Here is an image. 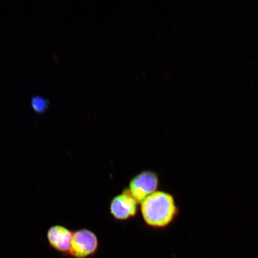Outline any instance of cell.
<instances>
[{
  "instance_id": "2",
  "label": "cell",
  "mask_w": 258,
  "mask_h": 258,
  "mask_svg": "<svg viewBox=\"0 0 258 258\" xmlns=\"http://www.w3.org/2000/svg\"><path fill=\"white\" fill-rule=\"evenodd\" d=\"M159 177L156 172L144 170L135 175L129 182L128 191L139 204L157 191Z\"/></svg>"
},
{
  "instance_id": "1",
  "label": "cell",
  "mask_w": 258,
  "mask_h": 258,
  "mask_svg": "<svg viewBox=\"0 0 258 258\" xmlns=\"http://www.w3.org/2000/svg\"><path fill=\"white\" fill-rule=\"evenodd\" d=\"M140 205L145 223L154 228L168 227L179 214L175 198L171 194L163 191L155 192Z\"/></svg>"
},
{
  "instance_id": "4",
  "label": "cell",
  "mask_w": 258,
  "mask_h": 258,
  "mask_svg": "<svg viewBox=\"0 0 258 258\" xmlns=\"http://www.w3.org/2000/svg\"><path fill=\"white\" fill-rule=\"evenodd\" d=\"M139 203L132 196L127 188L111 200L109 211L115 220L124 221L137 215Z\"/></svg>"
},
{
  "instance_id": "6",
  "label": "cell",
  "mask_w": 258,
  "mask_h": 258,
  "mask_svg": "<svg viewBox=\"0 0 258 258\" xmlns=\"http://www.w3.org/2000/svg\"><path fill=\"white\" fill-rule=\"evenodd\" d=\"M48 103L46 99L40 96H34L31 100V106L35 111L43 112L48 108Z\"/></svg>"
},
{
  "instance_id": "5",
  "label": "cell",
  "mask_w": 258,
  "mask_h": 258,
  "mask_svg": "<svg viewBox=\"0 0 258 258\" xmlns=\"http://www.w3.org/2000/svg\"><path fill=\"white\" fill-rule=\"evenodd\" d=\"M73 232L61 225L51 226L48 229L47 238L52 249L61 253H69Z\"/></svg>"
},
{
  "instance_id": "3",
  "label": "cell",
  "mask_w": 258,
  "mask_h": 258,
  "mask_svg": "<svg viewBox=\"0 0 258 258\" xmlns=\"http://www.w3.org/2000/svg\"><path fill=\"white\" fill-rule=\"evenodd\" d=\"M99 241L95 233L83 228L73 232L69 253L75 258H86L98 249Z\"/></svg>"
}]
</instances>
